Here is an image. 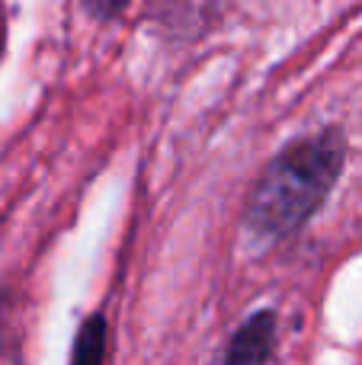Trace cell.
<instances>
[{"label": "cell", "instance_id": "3", "mask_svg": "<svg viewBox=\"0 0 362 365\" xmlns=\"http://www.w3.org/2000/svg\"><path fill=\"white\" fill-rule=\"evenodd\" d=\"M106 317L90 314L83 327L77 330L74 353H71V365H103L106 362Z\"/></svg>", "mask_w": 362, "mask_h": 365}, {"label": "cell", "instance_id": "4", "mask_svg": "<svg viewBox=\"0 0 362 365\" xmlns=\"http://www.w3.org/2000/svg\"><path fill=\"white\" fill-rule=\"evenodd\" d=\"M128 0H83V6H87L90 13H93L96 19H113L119 16L122 10H125Z\"/></svg>", "mask_w": 362, "mask_h": 365}, {"label": "cell", "instance_id": "2", "mask_svg": "<svg viewBox=\"0 0 362 365\" xmlns=\"http://www.w3.org/2000/svg\"><path fill=\"white\" fill-rule=\"evenodd\" d=\"M276 346V314L260 311L234 334L222 365H269Z\"/></svg>", "mask_w": 362, "mask_h": 365}, {"label": "cell", "instance_id": "1", "mask_svg": "<svg viewBox=\"0 0 362 365\" xmlns=\"http://www.w3.org/2000/svg\"><path fill=\"white\" fill-rule=\"evenodd\" d=\"M346 160V141L340 132H321L289 145L269 160L247 202V225L257 237L279 240L295 234L321 205Z\"/></svg>", "mask_w": 362, "mask_h": 365}]
</instances>
